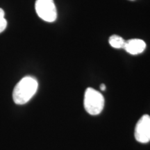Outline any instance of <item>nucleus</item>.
<instances>
[{
  "mask_svg": "<svg viewBox=\"0 0 150 150\" xmlns=\"http://www.w3.org/2000/svg\"><path fill=\"white\" fill-rule=\"evenodd\" d=\"M38 83L32 76H25L17 83L13 92V99L16 104L27 103L36 93Z\"/></svg>",
  "mask_w": 150,
  "mask_h": 150,
  "instance_id": "1",
  "label": "nucleus"
},
{
  "mask_svg": "<svg viewBox=\"0 0 150 150\" xmlns=\"http://www.w3.org/2000/svg\"><path fill=\"white\" fill-rule=\"evenodd\" d=\"M84 108L92 115H99L104 106V98L102 93L96 90L88 88L84 95Z\"/></svg>",
  "mask_w": 150,
  "mask_h": 150,
  "instance_id": "2",
  "label": "nucleus"
},
{
  "mask_svg": "<svg viewBox=\"0 0 150 150\" xmlns=\"http://www.w3.org/2000/svg\"><path fill=\"white\" fill-rule=\"evenodd\" d=\"M35 8L38 16L47 22H53L57 18V11L54 0H36Z\"/></svg>",
  "mask_w": 150,
  "mask_h": 150,
  "instance_id": "3",
  "label": "nucleus"
},
{
  "mask_svg": "<svg viewBox=\"0 0 150 150\" xmlns=\"http://www.w3.org/2000/svg\"><path fill=\"white\" fill-rule=\"evenodd\" d=\"M135 138L141 143L150 141V116L144 115L138 120L135 128Z\"/></svg>",
  "mask_w": 150,
  "mask_h": 150,
  "instance_id": "4",
  "label": "nucleus"
},
{
  "mask_svg": "<svg viewBox=\"0 0 150 150\" xmlns=\"http://www.w3.org/2000/svg\"><path fill=\"white\" fill-rule=\"evenodd\" d=\"M146 48V43L141 39H131L126 41L125 50L132 55L139 54L144 52Z\"/></svg>",
  "mask_w": 150,
  "mask_h": 150,
  "instance_id": "5",
  "label": "nucleus"
},
{
  "mask_svg": "<svg viewBox=\"0 0 150 150\" xmlns=\"http://www.w3.org/2000/svg\"><path fill=\"white\" fill-rule=\"evenodd\" d=\"M108 42H109L110 45L112 47L115 49H122L125 48L126 40H124L122 38L119 36V35H112L109 38Z\"/></svg>",
  "mask_w": 150,
  "mask_h": 150,
  "instance_id": "6",
  "label": "nucleus"
},
{
  "mask_svg": "<svg viewBox=\"0 0 150 150\" xmlns=\"http://www.w3.org/2000/svg\"><path fill=\"white\" fill-rule=\"evenodd\" d=\"M5 13L2 8H0V33L3 32L7 27V21L4 18Z\"/></svg>",
  "mask_w": 150,
  "mask_h": 150,
  "instance_id": "7",
  "label": "nucleus"
},
{
  "mask_svg": "<svg viewBox=\"0 0 150 150\" xmlns=\"http://www.w3.org/2000/svg\"><path fill=\"white\" fill-rule=\"evenodd\" d=\"M106 86L104 85V84H102V85L100 86V89L102 90V91H104L105 90H106Z\"/></svg>",
  "mask_w": 150,
  "mask_h": 150,
  "instance_id": "8",
  "label": "nucleus"
},
{
  "mask_svg": "<svg viewBox=\"0 0 150 150\" xmlns=\"http://www.w3.org/2000/svg\"><path fill=\"white\" fill-rule=\"evenodd\" d=\"M131 1H133V0H131Z\"/></svg>",
  "mask_w": 150,
  "mask_h": 150,
  "instance_id": "9",
  "label": "nucleus"
}]
</instances>
